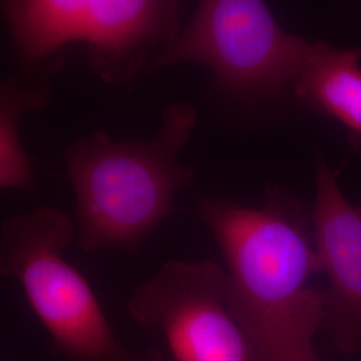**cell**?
Returning a JSON list of instances; mask_svg holds the SVG:
<instances>
[{
    "label": "cell",
    "mask_w": 361,
    "mask_h": 361,
    "mask_svg": "<svg viewBox=\"0 0 361 361\" xmlns=\"http://www.w3.org/2000/svg\"><path fill=\"white\" fill-rule=\"evenodd\" d=\"M316 197L310 210L313 241L324 289V329L337 348H361V202L352 204L323 158L314 168Z\"/></svg>",
    "instance_id": "6"
},
{
    "label": "cell",
    "mask_w": 361,
    "mask_h": 361,
    "mask_svg": "<svg viewBox=\"0 0 361 361\" xmlns=\"http://www.w3.org/2000/svg\"><path fill=\"white\" fill-rule=\"evenodd\" d=\"M195 123V109L180 102L164 110L159 129L149 138L116 141L98 130L66 149L82 252L141 247L171 213L178 190L193 180V169L180 162V152Z\"/></svg>",
    "instance_id": "2"
},
{
    "label": "cell",
    "mask_w": 361,
    "mask_h": 361,
    "mask_svg": "<svg viewBox=\"0 0 361 361\" xmlns=\"http://www.w3.org/2000/svg\"><path fill=\"white\" fill-rule=\"evenodd\" d=\"M200 216L225 258L231 305L261 360L319 361L324 289L310 284L322 273L310 213L271 193L261 207L207 200Z\"/></svg>",
    "instance_id": "1"
},
{
    "label": "cell",
    "mask_w": 361,
    "mask_h": 361,
    "mask_svg": "<svg viewBox=\"0 0 361 361\" xmlns=\"http://www.w3.org/2000/svg\"><path fill=\"white\" fill-rule=\"evenodd\" d=\"M50 80L38 75H13L0 82V189H35V174L20 141L27 113L43 110L51 99Z\"/></svg>",
    "instance_id": "10"
},
{
    "label": "cell",
    "mask_w": 361,
    "mask_h": 361,
    "mask_svg": "<svg viewBox=\"0 0 361 361\" xmlns=\"http://www.w3.org/2000/svg\"><path fill=\"white\" fill-rule=\"evenodd\" d=\"M23 63L54 65L67 44L82 42L90 0H0Z\"/></svg>",
    "instance_id": "9"
},
{
    "label": "cell",
    "mask_w": 361,
    "mask_h": 361,
    "mask_svg": "<svg viewBox=\"0 0 361 361\" xmlns=\"http://www.w3.org/2000/svg\"><path fill=\"white\" fill-rule=\"evenodd\" d=\"M128 312L162 332L174 361H262L231 305L226 271L212 261H169L135 289Z\"/></svg>",
    "instance_id": "5"
},
{
    "label": "cell",
    "mask_w": 361,
    "mask_h": 361,
    "mask_svg": "<svg viewBox=\"0 0 361 361\" xmlns=\"http://www.w3.org/2000/svg\"><path fill=\"white\" fill-rule=\"evenodd\" d=\"M361 49H335L313 42L290 83L300 104L331 116L361 150Z\"/></svg>",
    "instance_id": "8"
},
{
    "label": "cell",
    "mask_w": 361,
    "mask_h": 361,
    "mask_svg": "<svg viewBox=\"0 0 361 361\" xmlns=\"http://www.w3.org/2000/svg\"><path fill=\"white\" fill-rule=\"evenodd\" d=\"M180 0H90L83 43L95 74L125 85L180 34Z\"/></svg>",
    "instance_id": "7"
},
{
    "label": "cell",
    "mask_w": 361,
    "mask_h": 361,
    "mask_svg": "<svg viewBox=\"0 0 361 361\" xmlns=\"http://www.w3.org/2000/svg\"><path fill=\"white\" fill-rule=\"evenodd\" d=\"M75 240V222L58 207H35L0 226V277L22 285L28 305L51 338L52 356L162 361L155 349H130L116 338L87 279L66 259Z\"/></svg>",
    "instance_id": "3"
},
{
    "label": "cell",
    "mask_w": 361,
    "mask_h": 361,
    "mask_svg": "<svg viewBox=\"0 0 361 361\" xmlns=\"http://www.w3.org/2000/svg\"><path fill=\"white\" fill-rule=\"evenodd\" d=\"M312 43L289 34L265 0H201L190 23L155 55L146 74L198 63L213 70L224 90L276 95L290 87Z\"/></svg>",
    "instance_id": "4"
}]
</instances>
